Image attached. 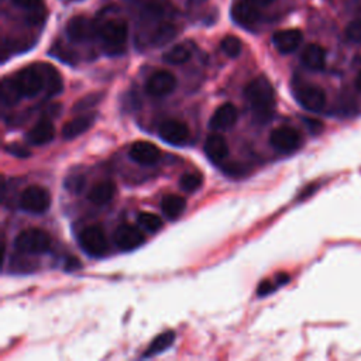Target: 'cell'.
<instances>
[{
	"label": "cell",
	"instance_id": "obj_1",
	"mask_svg": "<svg viewBox=\"0 0 361 361\" xmlns=\"http://www.w3.org/2000/svg\"><path fill=\"white\" fill-rule=\"evenodd\" d=\"M244 97L258 123L264 125L274 118L276 92L265 76L253 79L244 89Z\"/></svg>",
	"mask_w": 361,
	"mask_h": 361
},
{
	"label": "cell",
	"instance_id": "obj_2",
	"mask_svg": "<svg viewBox=\"0 0 361 361\" xmlns=\"http://www.w3.org/2000/svg\"><path fill=\"white\" fill-rule=\"evenodd\" d=\"M99 34L105 47V51L109 55H120L126 50L129 29L127 23L122 19L108 20L101 29Z\"/></svg>",
	"mask_w": 361,
	"mask_h": 361
},
{
	"label": "cell",
	"instance_id": "obj_3",
	"mask_svg": "<svg viewBox=\"0 0 361 361\" xmlns=\"http://www.w3.org/2000/svg\"><path fill=\"white\" fill-rule=\"evenodd\" d=\"M16 89L22 98H34L45 87L44 83V73L40 64L26 66L20 69L12 78Z\"/></svg>",
	"mask_w": 361,
	"mask_h": 361
},
{
	"label": "cell",
	"instance_id": "obj_4",
	"mask_svg": "<svg viewBox=\"0 0 361 361\" xmlns=\"http://www.w3.org/2000/svg\"><path fill=\"white\" fill-rule=\"evenodd\" d=\"M15 247L26 254H44L51 248V237L41 229H27L19 233Z\"/></svg>",
	"mask_w": 361,
	"mask_h": 361
},
{
	"label": "cell",
	"instance_id": "obj_5",
	"mask_svg": "<svg viewBox=\"0 0 361 361\" xmlns=\"http://www.w3.org/2000/svg\"><path fill=\"white\" fill-rule=\"evenodd\" d=\"M50 206L51 195L40 185H31L26 188L20 197V208L27 213L43 215L50 209Z\"/></svg>",
	"mask_w": 361,
	"mask_h": 361
},
{
	"label": "cell",
	"instance_id": "obj_6",
	"mask_svg": "<svg viewBox=\"0 0 361 361\" xmlns=\"http://www.w3.org/2000/svg\"><path fill=\"white\" fill-rule=\"evenodd\" d=\"M295 99L298 104L309 112H320L326 106V94L325 90L312 83H302L295 87Z\"/></svg>",
	"mask_w": 361,
	"mask_h": 361
},
{
	"label": "cell",
	"instance_id": "obj_7",
	"mask_svg": "<svg viewBox=\"0 0 361 361\" xmlns=\"http://www.w3.org/2000/svg\"><path fill=\"white\" fill-rule=\"evenodd\" d=\"M79 244L82 250L94 257H102L108 251V240L105 232L99 226H90L79 234Z\"/></svg>",
	"mask_w": 361,
	"mask_h": 361
},
{
	"label": "cell",
	"instance_id": "obj_8",
	"mask_svg": "<svg viewBox=\"0 0 361 361\" xmlns=\"http://www.w3.org/2000/svg\"><path fill=\"white\" fill-rule=\"evenodd\" d=\"M269 144L281 153H292L302 144V136L291 126L277 127L269 134Z\"/></svg>",
	"mask_w": 361,
	"mask_h": 361
},
{
	"label": "cell",
	"instance_id": "obj_9",
	"mask_svg": "<svg viewBox=\"0 0 361 361\" xmlns=\"http://www.w3.org/2000/svg\"><path fill=\"white\" fill-rule=\"evenodd\" d=\"M160 137L172 146H185L191 139V130L187 123L169 119L160 125Z\"/></svg>",
	"mask_w": 361,
	"mask_h": 361
},
{
	"label": "cell",
	"instance_id": "obj_10",
	"mask_svg": "<svg viewBox=\"0 0 361 361\" xmlns=\"http://www.w3.org/2000/svg\"><path fill=\"white\" fill-rule=\"evenodd\" d=\"M176 87V79L169 71L154 72L146 83L147 94L154 98H162L172 94Z\"/></svg>",
	"mask_w": 361,
	"mask_h": 361
},
{
	"label": "cell",
	"instance_id": "obj_11",
	"mask_svg": "<svg viewBox=\"0 0 361 361\" xmlns=\"http://www.w3.org/2000/svg\"><path fill=\"white\" fill-rule=\"evenodd\" d=\"M116 246L123 251L134 250L146 243V236L139 226L120 225L113 236Z\"/></svg>",
	"mask_w": 361,
	"mask_h": 361
},
{
	"label": "cell",
	"instance_id": "obj_12",
	"mask_svg": "<svg viewBox=\"0 0 361 361\" xmlns=\"http://www.w3.org/2000/svg\"><path fill=\"white\" fill-rule=\"evenodd\" d=\"M98 29L95 23L85 17V16H75L66 24V34L69 40L75 43H83L92 40L98 34Z\"/></svg>",
	"mask_w": 361,
	"mask_h": 361
},
{
	"label": "cell",
	"instance_id": "obj_13",
	"mask_svg": "<svg viewBox=\"0 0 361 361\" xmlns=\"http://www.w3.org/2000/svg\"><path fill=\"white\" fill-rule=\"evenodd\" d=\"M232 17L237 24L248 29L260 20V12L253 2H248V0H237L232 8Z\"/></svg>",
	"mask_w": 361,
	"mask_h": 361
},
{
	"label": "cell",
	"instance_id": "obj_14",
	"mask_svg": "<svg viewBox=\"0 0 361 361\" xmlns=\"http://www.w3.org/2000/svg\"><path fill=\"white\" fill-rule=\"evenodd\" d=\"M129 155L133 161L141 164V165H154L160 161L161 151L160 148L148 141H136L130 150Z\"/></svg>",
	"mask_w": 361,
	"mask_h": 361
},
{
	"label": "cell",
	"instance_id": "obj_15",
	"mask_svg": "<svg viewBox=\"0 0 361 361\" xmlns=\"http://www.w3.org/2000/svg\"><path fill=\"white\" fill-rule=\"evenodd\" d=\"M304 36L297 29L281 30L273 36V44L281 54H291L301 45Z\"/></svg>",
	"mask_w": 361,
	"mask_h": 361
},
{
	"label": "cell",
	"instance_id": "obj_16",
	"mask_svg": "<svg viewBox=\"0 0 361 361\" xmlns=\"http://www.w3.org/2000/svg\"><path fill=\"white\" fill-rule=\"evenodd\" d=\"M237 118H239L237 108L233 104H225L215 111V113L209 120V126L211 129L218 132L227 130L237 122Z\"/></svg>",
	"mask_w": 361,
	"mask_h": 361
},
{
	"label": "cell",
	"instance_id": "obj_17",
	"mask_svg": "<svg viewBox=\"0 0 361 361\" xmlns=\"http://www.w3.org/2000/svg\"><path fill=\"white\" fill-rule=\"evenodd\" d=\"M205 154L215 164H223L229 155V146L223 136L211 134L205 143Z\"/></svg>",
	"mask_w": 361,
	"mask_h": 361
},
{
	"label": "cell",
	"instance_id": "obj_18",
	"mask_svg": "<svg viewBox=\"0 0 361 361\" xmlns=\"http://www.w3.org/2000/svg\"><path fill=\"white\" fill-rule=\"evenodd\" d=\"M55 137V127L48 119H41L27 133V140L33 146H44L52 141Z\"/></svg>",
	"mask_w": 361,
	"mask_h": 361
},
{
	"label": "cell",
	"instance_id": "obj_19",
	"mask_svg": "<svg viewBox=\"0 0 361 361\" xmlns=\"http://www.w3.org/2000/svg\"><path fill=\"white\" fill-rule=\"evenodd\" d=\"M97 119V115L95 113H86L83 116H79V118H75L72 119L71 122H68L64 129H62V137L65 140H72V139H76L78 136L83 134L85 132H87L90 129V126L94 125Z\"/></svg>",
	"mask_w": 361,
	"mask_h": 361
},
{
	"label": "cell",
	"instance_id": "obj_20",
	"mask_svg": "<svg viewBox=\"0 0 361 361\" xmlns=\"http://www.w3.org/2000/svg\"><path fill=\"white\" fill-rule=\"evenodd\" d=\"M302 64L312 71H322L326 65V51L319 44H309L301 55Z\"/></svg>",
	"mask_w": 361,
	"mask_h": 361
},
{
	"label": "cell",
	"instance_id": "obj_21",
	"mask_svg": "<svg viewBox=\"0 0 361 361\" xmlns=\"http://www.w3.org/2000/svg\"><path fill=\"white\" fill-rule=\"evenodd\" d=\"M43 73H44V83H45V94L47 97L52 98L62 92L64 82L61 73L50 64H40Z\"/></svg>",
	"mask_w": 361,
	"mask_h": 361
},
{
	"label": "cell",
	"instance_id": "obj_22",
	"mask_svg": "<svg viewBox=\"0 0 361 361\" xmlns=\"http://www.w3.org/2000/svg\"><path fill=\"white\" fill-rule=\"evenodd\" d=\"M185 206H187L185 199L183 197L174 195V194L165 195L161 201V209H162L164 215L171 220H175L180 215H183L185 211Z\"/></svg>",
	"mask_w": 361,
	"mask_h": 361
},
{
	"label": "cell",
	"instance_id": "obj_23",
	"mask_svg": "<svg viewBox=\"0 0 361 361\" xmlns=\"http://www.w3.org/2000/svg\"><path fill=\"white\" fill-rule=\"evenodd\" d=\"M115 197V185L109 180H104V183H98L92 187L89 192V201L95 205H106L109 204Z\"/></svg>",
	"mask_w": 361,
	"mask_h": 361
},
{
	"label": "cell",
	"instance_id": "obj_24",
	"mask_svg": "<svg viewBox=\"0 0 361 361\" xmlns=\"http://www.w3.org/2000/svg\"><path fill=\"white\" fill-rule=\"evenodd\" d=\"M174 341H175V332H172V330H167V332L158 334L150 343L147 350L144 351V357H153V355H157V354L165 351Z\"/></svg>",
	"mask_w": 361,
	"mask_h": 361
},
{
	"label": "cell",
	"instance_id": "obj_25",
	"mask_svg": "<svg viewBox=\"0 0 361 361\" xmlns=\"http://www.w3.org/2000/svg\"><path fill=\"white\" fill-rule=\"evenodd\" d=\"M176 36V27L171 23H161L154 30L151 36V43L154 47H162L168 44Z\"/></svg>",
	"mask_w": 361,
	"mask_h": 361
},
{
	"label": "cell",
	"instance_id": "obj_26",
	"mask_svg": "<svg viewBox=\"0 0 361 361\" xmlns=\"http://www.w3.org/2000/svg\"><path fill=\"white\" fill-rule=\"evenodd\" d=\"M202 184H204V176L198 171L185 172L179 178V187L185 192H195L202 187Z\"/></svg>",
	"mask_w": 361,
	"mask_h": 361
},
{
	"label": "cell",
	"instance_id": "obj_27",
	"mask_svg": "<svg viewBox=\"0 0 361 361\" xmlns=\"http://www.w3.org/2000/svg\"><path fill=\"white\" fill-rule=\"evenodd\" d=\"M191 58V51L185 45H175L164 54V61L171 65H180L188 62Z\"/></svg>",
	"mask_w": 361,
	"mask_h": 361
},
{
	"label": "cell",
	"instance_id": "obj_28",
	"mask_svg": "<svg viewBox=\"0 0 361 361\" xmlns=\"http://www.w3.org/2000/svg\"><path fill=\"white\" fill-rule=\"evenodd\" d=\"M139 226L150 233H157L162 227V220L158 215L150 213V212H141L137 218Z\"/></svg>",
	"mask_w": 361,
	"mask_h": 361
},
{
	"label": "cell",
	"instance_id": "obj_29",
	"mask_svg": "<svg viewBox=\"0 0 361 361\" xmlns=\"http://www.w3.org/2000/svg\"><path fill=\"white\" fill-rule=\"evenodd\" d=\"M22 98L19 90L16 89L12 79H5L2 85V101L5 105H13L17 104V101Z\"/></svg>",
	"mask_w": 361,
	"mask_h": 361
},
{
	"label": "cell",
	"instance_id": "obj_30",
	"mask_svg": "<svg viewBox=\"0 0 361 361\" xmlns=\"http://www.w3.org/2000/svg\"><path fill=\"white\" fill-rule=\"evenodd\" d=\"M220 48L227 57L237 58L241 54V41L234 36H226L220 43Z\"/></svg>",
	"mask_w": 361,
	"mask_h": 361
},
{
	"label": "cell",
	"instance_id": "obj_31",
	"mask_svg": "<svg viewBox=\"0 0 361 361\" xmlns=\"http://www.w3.org/2000/svg\"><path fill=\"white\" fill-rule=\"evenodd\" d=\"M64 187H65V190H68L71 194L78 195V194H80V192L85 190V187H86V179H85L83 175H79V174L71 175V176H68V178L65 179Z\"/></svg>",
	"mask_w": 361,
	"mask_h": 361
},
{
	"label": "cell",
	"instance_id": "obj_32",
	"mask_svg": "<svg viewBox=\"0 0 361 361\" xmlns=\"http://www.w3.org/2000/svg\"><path fill=\"white\" fill-rule=\"evenodd\" d=\"M220 165H222V171L230 178H241V176L247 175V172H248L247 167H244L240 162H227V164H220Z\"/></svg>",
	"mask_w": 361,
	"mask_h": 361
},
{
	"label": "cell",
	"instance_id": "obj_33",
	"mask_svg": "<svg viewBox=\"0 0 361 361\" xmlns=\"http://www.w3.org/2000/svg\"><path fill=\"white\" fill-rule=\"evenodd\" d=\"M101 99H102V94H90V95L82 98L80 101H78L76 105L73 106V111H75V112H78V111H79V112H82V111H89L92 106L98 105Z\"/></svg>",
	"mask_w": 361,
	"mask_h": 361
},
{
	"label": "cell",
	"instance_id": "obj_34",
	"mask_svg": "<svg viewBox=\"0 0 361 361\" xmlns=\"http://www.w3.org/2000/svg\"><path fill=\"white\" fill-rule=\"evenodd\" d=\"M346 37L355 44H361V19H357L347 26Z\"/></svg>",
	"mask_w": 361,
	"mask_h": 361
},
{
	"label": "cell",
	"instance_id": "obj_35",
	"mask_svg": "<svg viewBox=\"0 0 361 361\" xmlns=\"http://www.w3.org/2000/svg\"><path fill=\"white\" fill-rule=\"evenodd\" d=\"M15 5L19 6L20 9L24 10H30V12H37L38 9H41L44 0H13Z\"/></svg>",
	"mask_w": 361,
	"mask_h": 361
},
{
	"label": "cell",
	"instance_id": "obj_36",
	"mask_svg": "<svg viewBox=\"0 0 361 361\" xmlns=\"http://www.w3.org/2000/svg\"><path fill=\"white\" fill-rule=\"evenodd\" d=\"M276 290H277V284H276V283H271V281L265 280V281H262V283L258 285V288H257V295H258V297H267V295H269V294H273Z\"/></svg>",
	"mask_w": 361,
	"mask_h": 361
},
{
	"label": "cell",
	"instance_id": "obj_37",
	"mask_svg": "<svg viewBox=\"0 0 361 361\" xmlns=\"http://www.w3.org/2000/svg\"><path fill=\"white\" fill-rule=\"evenodd\" d=\"M6 151L19 157V158H26L30 155V151H27L24 147H20L19 144H8Z\"/></svg>",
	"mask_w": 361,
	"mask_h": 361
},
{
	"label": "cell",
	"instance_id": "obj_38",
	"mask_svg": "<svg viewBox=\"0 0 361 361\" xmlns=\"http://www.w3.org/2000/svg\"><path fill=\"white\" fill-rule=\"evenodd\" d=\"M79 267H80V262H79L75 257H72L71 260L66 261V267H65V268L69 269V271H72L73 268H79Z\"/></svg>",
	"mask_w": 361,
	"mask_h": 361
},
{
	"label": "cell",
	"instance_id": "obj_39",
	"mask_svg": "<svg viewBox=\"0 0 361 361\" xmlns=\"http://www.w3.org/2000/svg\"><path fill=\"white\" fill-rule=\"evenodd\" d=\"M290 281V276L288 274H278L277 276V285H284V284H287Z\"/></svg>",
	"mask_w": 361,
	"mask_h": 361
},
{
	"label": "cell",
	"instance_id": "obj_40",
	"mask_svg": "<svg viewBox=\"0 0 361 361\" xmlns=\"http://www.w3.org/2000/svg\"><path fill=\"white\" fill-rule=\"evenodd\" d=\"M251 2L255 3V5H260V6H267V5L273 2V0H251Z\"/></svg>",
	"mask_w": 361,
	"mask_h": 361
},
{
	"label": "cell",
	"instance_id": "obj_41",
	"mask_svg": "<svg viewBox=\"0 0 361 361\" xmlns=\"http://www.w3.org/2000/svg\"><path fill=\"white\" fill-rule=\"evenodd\" d=\"M355 86H357V89L361 92V71L358 72V75H357V78H355Z\"/></svg>",
	"mask_w": 361,
	"mask_h": 361
}]
</instances>
